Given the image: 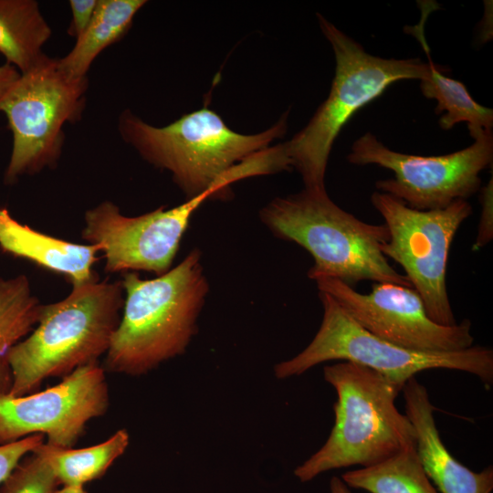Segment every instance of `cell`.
I'll list each match as a JSON object with an SVG mask.
<instances>
[{
    "label": "cell",
    "instance_id": "obj_1",
    "mask_svg": "<svg viewBox=\"0 0 493 493\" xmlns=\"http://www.w3.org/2000/svg\"><path fill=\"white\" fill-rule=\"evenodd\" d=\"M201 258V251L194 248L152 279L124 273V305L105 354V371L141 375L185 351L209 292Z\"/></svg>",
    "mask_w": 493,
    "mask_h": 493
},
{
    "label": "cell",
    "instance_id": "obj_2",
    "mask_svg": "<svg viewBox=\"0 0 493 493\" xmlns=\"http://www.w3.org/2000/svg\"><path fill=\"white\" fill-rule=\"evenodd\" d=\"M278 238L293 242L313 258L308 278H331L353 288L364 280L413 288L380 247L389 239L383 224H369L337 205L326 189L276 197L259 212Z\"/></svg>",
    "mask_w": 493,
    "mask_h": 493
},
{
    "label": "cell",
    "instance_id": "obj_3",
    "mask_svg": "<svg viewBox=\"0 0 493 493\" xmlns=\"http://www.w3.org/2000/svg\"><path fill=\"white\" fill-rule=\"evenodd\" d=\"M124 305L121 281H94L72 287L62 300L42 305L34 330L9 354L8 394L37 390L49 377H65L95 363L108 351Z\"/></svg>",
    "mask_w": 493,
    "mask_h": 493
},
{
    "label": "cell",
    "instance_id": "obj_4",
    "mask_svg": "<svg viewBox=\"0 0 493 493\" xmlns=\"http://www.w3.org/2000/svg\"><path fill=\"white\" fill-rule=\"evenodd\" d=\"M323 372L338 396L335 420L325 444L295 469L301 482L332 469L368 467L415 445L413 425L395 406L402 391L397 384L347 361L326 365Z\"/></svg>",
    "mask_w": 493,
    "mask_h": 493
},
{
    "label": "cell",
    "instance_id": "obj_5",
    "mask_svg": "<svg viewBox=\"0 0 493 493\" xmlns=\"http://www.w3.org/2000/svg\"><path fill=\"white\" fill-rule=\"evenodd\" d=\"M287 120L288 112L271 128L246 135L229 128L208 107L163 127L151 125L125 110L119 116L118 131L143 160L169 172L187 200L206 192L235 165L281 138Z\"/></svg>",
    "mask_w": 493,
    "mask_h": 493
},
{
    "label": "cell",
    "instance_id": "obj_6",
    "mask_svg": "<svg viewBox=\"0 0 493 493\" xmlns=\"http://www.w3.org/2000/svg\"><path fill=\"white\" fill-rule=\"evenodd\" d=\"M320 28L330 44L335 71L327 99L307 125L284 142L292 168L305 187L325 189V173L332 145L343 126L362 107L396 81L426 79L428 62L418 58L397 59L371 55L322 15Z\"/></svg>",
    "mask_w": 493,
    "mask_h": 493
},
{
    "label": "cell",
    "instance_id": "obj_7",
    "mask_svg": "<svg viewBox=\"0 0 493 493\" xmlns=\"http://www.w3.org/2000/svg\"><path fill=\"white\" fill-rule=\"evenodd\" d=\"M321 324L309 344L293 358L275 366V376L300 375L330 361H347L370 368L403 389L415 374L433 369L471 373L487 386L493 383V351L484 346L429 352L405 349L369 332L350 317L328 293L319 291Z\"/></svg>",
    "mask_w": 493,
    "mask_h": 493
},
{
    "label": "cell",
    "instance_id": "obj_8",
    "mask_svg": "<svg viewBox=\"0 0 493 493\" xmlns=\"http://www.w3.org/2000/svg\"><path fill=\"white\" fill-rule=\"evenodd\" d=\"M88 86V78L68 77L48 56L10 86L0 99V112L13 137L5 184L56 167L65 143L64 126L81 120Z\"/></svg>",
    "mask_w": 493,
    "mask_h": 493
},
{
    "label": "cell",
    "instance_id": "obj_9",
    "mask_svg": "<svg viewBox=\"0 0 493 493\" xmlns=\"http://www.w3.org/2000/svg\"><path fill=\"white\" fill-rule=\"evenodd\" d=\"M371 203L389 232L380 247L383 256L402 266L432 320L456 325L446 288L447 259L456 231L472 214L471 205L460 199L442 209L421 211L379 191L372 194Z\"/></svg>",
    "mask_w": 493,
    "mask_h": 493
},
{
    "label": "cell",
    "instance_id": "obj_10",
    "mask_svg": "<svg viewBox=\"0 0 493 493\" xmlns=\"http://www.w3.org/2000/svg\"><path fill=\"white\" fill-rule=\"evenodd\" d=\"M462 150L437 156L407 154L391 150L366 132L347 155L355 165L374 164L391 170L393 178L376 182L379 192L389 194L409 207L442 209L456 200H467L481 188L480 173L492 166V130L481 131Z\"/></svg>",
    "mask_w": 493,
    "mask_h": 493
},
{
    "label": "cell",
    "instance_id": "obj_11",
    "mask_svg": "<svg viewBox=\"0 0 493 493\" xmlns=\"http://www.w3.org/2000/svg\"><path fill=\"white\" fill-rule=\"evenodd\" d=\"M231 177L182 205L164 206L137 216H127L110 201L87 210L82 238L98 246L105 257V271H146L157 277L172 268L194 213L207 200L230 195Z\"/></svg>",
    "mask_w": 493,
    "mask_h": 493
},
{
    "label": "cell",
    "instance_id": "obj_12",
    "mask_svg": "<svg viewBox=\"0 0 493 493\" xmlns=\"http://www.w3.org/2000/svg\"><path fill=\"white\" fill-rule=\"evenodd\" d=\"M105 372L98 362L90 363L44 391L0 395V445L42 434L47 445L73 447L88 422L109 407Z\"/></svg>",
    "mask_w": 493,
    "mask_h": 493
},
{
    "label": "cell",
    "instance_id": "obj_13",
    "mask_svg": "<svg viewBox=\"0 0 493 493\" xmlns=\"http://www.w3.org/2000/svg\"><path fill=\"white\" fill-rule=\"evenodd\" d=\"M315 281L319 291L330 295L359 325L397 346L429 352L456 351L473 346L468 320L453 326L435 323L413 288L373 283L372 291L362 294L335 278H320Z\"/></svg>",
    "mask_w": 493,
    "mask_h": 493
},
{
    "label": "cell",
    "instance_id": "obj_14",
    "mask_svg": "<svg viewBox=\"0 0 493 493\" xmlns=\"http://www.w3.org/2000/svg\"><path fill=\"white\" fill-rule=\"evenodd\" d=\"M405 414L413 425L422 466L440 493H491L493 467L474 472L457 461L443 444L435 425V407L426 388L415 377L402 389Z\"/></svg>",
    "mask_w": 493,
    "mask_h": 493
},
{
    "label": "cell",
    "instance_id": "obj_15",
    "mask_svg": "<svg viewBox=\"0 0 493 493\" xmlns=\"http://www.w3.org/2000/svg\"><path fill=\"white\" fill-rule=\"evenodd\" d=\"M0 249L63 275L72 287L100 279L93 269L98 253H101L98 246L72 243L41 233L15 219L5 207H0Z\"/></svg>",
    "mask_w": 493,
    "mask_h": 493
},
{
    "label": "cell",
    "instance_id": "obj_16",
    "mask_svg": "<svg viewBox=\"0 0 493 493\" xmlns=\"http://www.w3.org/2000/svg\"><path fill=\"white\" fill-rule=\"evenodd\" d=\"M51 34L37 1L0 0V53L20 74L47 57L43 47Z\"/></svg>",
    "mask_w": 493,
    "mask_h": 493
},
{
    "label": "cell",
    "instance_id": "obj_17",
    "mask_svg": "<svg viewBox=\"0 0 493 493\" xmlns=\"http://www.w3.org/2000/svg\"><path fill=\"white\" fill-rule=\"evenodd\" d=\"M425 18L426 16H423L419 25L408 27V30L420 41L428 58L430 72L426 79L420 80V89L426 99L436 101L435 112L442 114L438 121L440 128L447 131L465 122L471 137L481 131L492 130V109L477 103L461 81L446 76L445 69L433 62L423 33Z\"/></svg>",
    "mask_w": 493,
    "mask_h": 493
},
{
    "label": "cell",
    "instance_id": "obj_18",
    "mask_svg": "<svg viewBox=\"0 0 493 493\" xmlns=\"http://www.w3.org/2000/svg\"><path fill=\"white\" fill-rule=\"evenodd\" d=\"M145 4L144 0H98L87 28L76 38L72 49L58 59L61 70L72 79L87 78L96 58L128 32Z\"/></svg>",
    "mask_w": 493,
    "mask_h": 493
},
{
    "label": "cell",
    "instance_id": "obj_19",
    "mask_svg": "<svg viewBox=\"0 0 493 493\" xmlns=\"http://www.w3.org/2000/svg\"><path fill=\"white\" fill-rule=\"evenodd\" d=\"M41 308L26 276L0 278V395L12 385L10 351L34 330Z\"/></svg>",
    "mask_w": 493,
    "mask_h": 493
},
{
    "label": "cell",
    "instance_id": "obj_20",
    "mask_svg": "<svg viewBox=\"0 0 493 493\" xmlns=\"http://www.w3.org/2000/svg\"><path fill=\"white\" fill-rule=\"evenodd\" d=\"M130 436L120 429L102 443L74 449L41 445L36 451L53 470L59 484L81 486L101 477L129 446Z\"/></svg>",
    "mask_w": 493,
    "mask_h": 493
},
{
    "label": "cell",
    "instance_id": "obj_21",
    "mask_svg": "<svg viewBox=\"0 0 493 493\" xmlns=\"http://www.w3.org/2000/svg\"><path fill=\"white\" fill-rule=\"evenodd\" d=\"M341 479L350 488L369 493H439L422 466L415 445L376 465L347 471Z\"/></svg>",
    "mask_w": 493,
    "mask_h": 493
},
{
    "label": "cell",
    "instance_id": "obj_22",
    "mask_svg": "<svg viewBox=\"0 0 493 493\" xmlns=\"http://www.w3.org/2000/svg\"><path fill=\"white\" fill-rule=\"evenodd\" d=\"M58 484L49 465L33 452L2 483L0 493H55Z\"/></svg>",
    "mask_w": 493,
    "mask_h": 493
},
{
    "label": "cell",
    "instance_id": "obj_23",
    "mask_svg": "<svg viewBox=\"0 0 493 493\" xmlns=\"http://www.w3.org/2000/svg\"><path fill=\"white\" fill-rule=\"evenodd\" d=\"M44 441V435L36 434L0 445V484L7 478L26 454L36 451Z\"/></svg>",
    "mask_w": 493,
    "mask_h": 493
},
{
    "label": "cell",
    "instance_id": "obj_24",
    "mask_svg": "<svg viewBox=\"0 0 493 493\" xmlns=\"http://www.w3.org/2000/svg\"><path fill=\"white\" fill-rule=\"evenodd\" d=\"M481 215L473 250L487 246L493 238V178L480 189Z\"/></svg>",
    "mask_w": 493,
    "mask_h": 493
},
{
    "label": "cell",
    "instance_id": "obj_25",
    "mask_svg": "<svg viewBox=\"0 0 493 493\" xmlns=\"http://www.w3.org/2000/svg\"><path fill=\"white\" fill-rule=\"evenodd\" d=\"M98 0H70L72 19L68 34L78 38L87 28L94 15Z\"/></svg>",
    "mask_w": 493,
    "mask_h": 493
},
{
    "label": "cell",
    "instance_id": "obj_26",
    "mask_svg": "<svg viewBox=\"0 0 493 493\" xmlns=\"http://www.w3.org/2000/svg\"><path fill=\"white\" fill-rule=\"evenodd\" d=\"M19 76L20 72L15 67L7 63L0 66V99Z\"/></svg>",
    "mask_w": 493,
    "mask_h": 493
},
{
    "label": "cell",
    "instance_id": "obj_27",
    "mask_svg": "<svg viewBox=\"0 0 493 493\" xmlns=\"http://www.w3.org/2000/svg\"><path fill=\"white\" fill-rule=\"evenodd\" d=\"M330 493H351L350 488L338 477H333L330 482Z\"/></svg>",
    "mask_w": 493,
    "mask_h": 493
},
{
    "label": "cell",
    "instance_id": "obj_28",
    "mask_svg": "<svg viewBox=\"0 0 493 493\" xmlns=\"http://www.w3.org/2000/svg\"><path fill=\"white\" fill-rule=\"evenodd\" d=\"M55 493H87L81 486H64L61 489H57Z\"/></svg>",
    "mask_w": 493,
    "mask_h": 493
}]
</instances>
